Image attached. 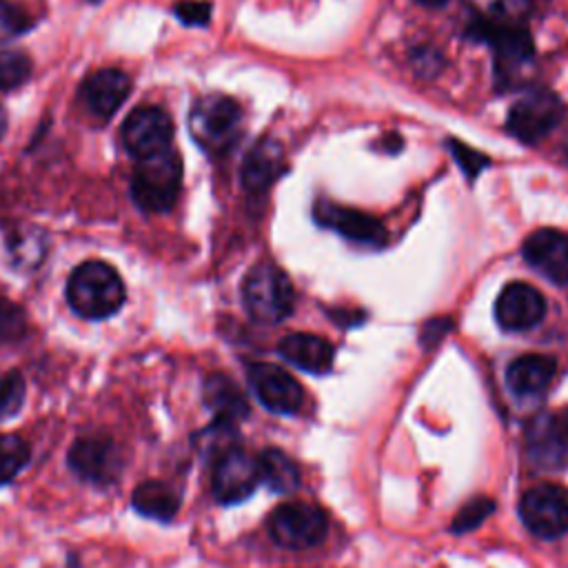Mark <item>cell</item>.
<instances>
[{
    "label": "cell",
    "mask_w": 568,
    "mask_h": 568,
    "mask_svg": "<svg viewBox=\"0 0 568 568\" xmlns=\"http://www.w3.org/2000/svg\"><path fill=\"white\" fill-rule=\"evenodd\" d=\"M126 293L118 271L100 260L82 262L67 282V302L84 320H104L120 311Z\"/></svg>",
    "instance_id": "1"
},
{
    "label": "cell",
    "mask_w": 568,
    "mask_h": 568,
    "mask_svg": "<svg viewBox=\"0 0 568 568\" xmlns=\"http://www.w3.org/2000/svg\"><path fill=\"white\" fill-rule=\"evenodd\" d=\"M466 33L490 44L497 89H513L526 78L535 60V44L524 27L495 24L477 18L473 24H468Z\"/></svg>",
    "instance_id": "2"
},
{
    "label": "cell",
    "mask_w": 568,
    "mask_h": 568,
    "mask_svg": "<svg viewBox=\"0 0 568 568\" xmlns=\"http://www.w3.org/2000/svg\"><path fill=\"white\" fill-rule=\"evenodd\" d=\"M246 313L260 324H277L293 313L295 291L288 275L273 262L255 264L242 282Z\"/></svg>",
    "instance_id": "3"
},
{
    "label": "cell",
    "mask_w": 568,
    "mask_h": 568,
    "mask_svg": "<svg viewBox=\"0 0 568 568\" xmlns=\"http://www.w3.org/2000/svg\"><path fill=\"white\" fill-rule=\"evenodd\" d=\"M182 184V160L173 149L144 158L131 175V195L142 211L164 213L173 209Z\"/></svg>",
    "instance_id": "4"
},
{
    "label": "cell",
    "mask_w": 568,
    "mask_h": 568,
    "mask_svg": "<svg viewBox=\"0 0 568 568\" xmlns=\"http://www.w3.org/2000/svg\"><path fill=\"white\" fill-rule=\"evenodd\" d=\"M242 109L229 95L200 98L189 115V129L193 140L206 153H226L240 138Z\"/></svg>",
    "instance_id": "5"
},
{
    "label": "cell",
    "mask_w": 568,
    "mask_h": 568,
    "mask_svg": "<svg viewBox=\"0 0 568 568\" xmlns=\"http://www.w3.org/2000/svg\"><path fill=\"white\" fill-rule=\"evenodd\" d=\"M266 528L275 544L291 550H304L324 541L328 532V519L324 510L313 504L286 501L268 515Z\"/></svg>",
    "instance_id": "6"
},
{
    "label": "cell",
    "mask_w": 568,
    "mask_h": 568,
    "mask_svg": "<svg viewBox=\"0 0 568 568\" xmlns=\"http://www.w3.org/2000/svg\"><path fill=\"white\" fill-rule=\"evenodd\" d=\"M559 118L561 100L548 89L532 87L513 102L506 115V131L524 144H535L559 124Z\"/></svg>",
    "instance_id": "7"
},
{
    "label": "cell",
    "mask_w": 568,
    "mask_h": 568,
    "mask_svg": "<svg viewBox=\"0 0 568 568\" xmlns=\"http://www.w3.org/2000/svg\"><path fill=\"white\" fill-rule=\"evenodd\" d=\"M524 526L541 539H557L568 532V493L555 484H537L519 499Z\"/></svg>",
    "instance_id": "8"
},
{
    "label": "cell",
    "mask_w": 568,
    "mask_h": 568,
    "mask_svg": "<svg viewBox=\"0 0 568 568\" xmlns=\"http://www.w3.org/2000/svg\"><path fill=\"white\" fill-rule=\"evenodd\" d=\"M120 135L124 149L133 158L144 160L171 149L173 122L171 115L160 106H138L122 122Z\"/></svg>",
    "instance_id": "9"
},
{
    "label": "cell",
    "mask_w": 568,
    "mask_h": 568,
    "mask_svg": "<svg viewBox=\"0 0 568 568\" xmlns=\"http://www.w3.org/2000/svg\"><path fill=\"white\" fill-rule=\"evenodd\" d=\"M260 481L262 477L257 457L248 455L242 448L231 446L217 457L213 466L211 488L220 504H237L251 497Z\"/></svg>",
    "instance_id": "10"
},
{
    "label": "cell",
    "mask_w": 568,
    "mask_h": 568,
    "mask_svg": "<svg viewBox=\"0 0 568 568\" xmlns=\"http://www.w3.org/2000/svg\"><path fill=\"white\" fill-rule=\"evenodd\" d=\"M246 377L260 404L271 413L293 415L304 402L300 382L275 364L253 362L246 366Z\"/></svg>",
    "instance_id": "11"
},
{
    "label": "cell",
    "mask_w": 568,
    "mask_h": 568,
    "mask_svg": "<svg viewBox=\"0 0 568 568\" xmlns=\"http://www.w3.org/2000/svg\"><path fill=\"white\" fill-rule=\"evenodd\" d=\"M313 217L320 226L331 229L337 235H342L344 240L362 244V246H382L388 237L386 226L377 217H373L359 209L339 206L335 202L320 200L313 206Z\"/></svg>",
    "instance_id": "12"
},
{
    "label": "cell",
    "mask_w": 568,
    "mask_h": 568,
    "mask_svg": "<svg viewBox=\"0 0 568 568\" xmlns=\"http://www.w3.org/2000/svg\"><path fill=\"white\" fill-rule=\"evenodd\" d=\"M546 315V300L544 295L526 284V282H510L501 288L495 302V320L504 331H528L537 326Z\"/></svg>",
    "instance_id": "13"
},
{
    "label": "cell",
    "mask_w": 568,
    "mask_h": 568,
    "mask_svg": "<svg viewBox=\"0 0 568 568\" xmlns=\"http://www.w3.org/2000/svg\"><path fill=\"white\" fill-rule=\"evenodd\" d=\"M521 257L555 284H568V235L537 229L521 244Z\"/></svg>",
    "instance_id": "14"
},
{
    "label": "cell",
    "mask_w": 568,
    "mask_h": 568,
    "mask_svg": "<svg viewBox=\"0 0 568 568\" xmlns=\"http://www.w3.org/2000/svg\"><path fill=\"white\" fill-rule=\"evenodd\" d=\"M71 470L93 484H109L122 468L115 444L106 437H82L69 450Z\"/></svg>",
    "instance_id": "15"
},
{
    "label": "cell",
    "mask_w": 568,
    "mask_h": 568,
    "mask_svg": "<svg viewBox=\"0 0 568 568\" xmlns=\"http://www.w3.org/2000/svg\"><path fill=\"white\" fill-rule=\"evenodd\" d=\"M131 93V78L120 69H98L84 78L80 100L87 111L100 120H109Z\"/></svg>",
    "instance_id": "16"
},
{
    "label": "cell",
    "mask_w": 568,
    "mask_h": 568,
    "mask_svg": "<svg viewBox=\"0 0 568 568\" xmlns=\"http://www.w3.org/2000/svg\"><path fill=\"white\" fill-rule=\"evenodd\" d=\"M284 166L286 160L282 144L273 138H262L244 155L240 171L242 186L251 193L266 191L284 173Z\"/></svg>",
    "instance_id": "17"
},
{
    "label": "cell",
    "mask_w": 568,
    "mask_h": 568,
    "mask_svg": "<svg viewBox=\"0 0 568 568\" xmlns=\"http://www.w3.org/2000/svg\"><path fill=\"white\" fill-rule=\"evenodd\" d=\"M277 351L288 364L313 375L326 373L333 366L335 355L333 344L313 333H291L282 337Z\"/></svg>",
    "instance_id": "18"
},
{
    "label": "cell",
    "mask_w": 568,
    "mask_h": 568,
    "mask_svg": "<svg viewBox=\"0 0 568 568\" xmlns=\"http://www.w3.org/2000/svg\"><path fill=\"white\" fill-rule=\"evenodd\" d=\"M557 362L550 355H521L506 368V384L515 395H539L555 379Z\"/></svg>",
    "instance_id": "19"
},
{
    "label": "cell",
    "mask_w": 568,
    "mask_h": 568,
    "mask_svg": "<svg viewBox=\"0 0 568 568\" xmlns=\"http://www.w3.org/2000/svg\"><path fill=\"white\" fill-rule=\"evenodd\" d=\"M204 402L213 410V415L224 424L237 422L248 415V404L242 390L235 386L233 379H229L222 373H213L206 377Z\"/></svg>",
    "instance_id": "20"
},
{
    "label": "cell",
    "mask_w": 568,
    "mask_h": 568,
    "mask_svg": "<svg viewBox=\"0 0 568 568\" xmlns=\"http://www.w3.org/2000/svg\"><path fill=\"white\" fill-rule=\"evenodd\" d=\"M131 504L144 517L169 521L178 513L180 499L166 484L144 481V484L135 486V490L131 495Z\"/></svg>",
    "instance_id": "21"
},
{
    "label": "cell",
    "mask_w": 568,
    "mask_h": 568,
    "mask_svg": "<svg viewBox=\"0 0 568 568\" xmlns=\"http://www.w3.org/2000/svg\"><path fill=\"white\" fill-rule=\"evenodd\" d=\"M260 477L275 493H293L300 486V468L297 464L277 448H266L257 457Z\"/></svg>",
    "instance_id": "22"
},
{
    "label": "cell",
    "mask_w": 568,
    "mask_h": 568,
    "mask_svg": "<svg viewBox=\"0 0 568 568\" xmlns=\"http://www.w3.org/2000/svg\"><path fill=\"white\" fill-rule=\"evenodd\" d=\"M528 453L530 457L541 464L544 468H555L566 459L568 448L564 446V442L557 437L550 415L539 417L528 433Z\"/></svg>",
    "instance_id": "23"
},
{
    "label": "cell",
    "mask_w": 568,
    "mask_h": 568,
    "mask_svg": "<svg viewBox=\"0 0 568 568\" xmlns=\"http://www.w3.org/2000/svg\"><path fill=\"white\" fill-rule=\"evenodd\" d=\"M468 2L479 13L481 20H488L495 24H515V27H521V22L528 18L532 9V0H468Z\"/></svg>",
    "instance_id": "24"
},
{
    "label": "cell",
    "mask_w": 568,
    "mask_h": 568,
    "mask_svg": "<svg viewBox=\"0 0 568 568\" xmlns=\"http://www.w3.org/2000/svg\"><path fill=\"white\" fill-rule=\"evenodd\" d=\"M29 462V446L18 435H0V486L9 484Z\"/></svg>",
    "instance_id": "25"
},
{
    "label": "cell",
    "mask_w": 568,
    "mask_h": 568,
    "mask_svg": "<svg viewBox=\"0 0 568 568\" xmlns=\"http://www.w3.org/2000/svg\"><path fill=\"white\" fill-rule=\"evenodd\" d=\"M31 75V60L22 51H0V89L9 91L24 84Z\"/></svg>",
    "instance_id": "26"
},
{
    "label": "cell",
    "mask_w": 568,
    "mask_h": 568,
    "mask_svg": "<svg viewBox=\"0 0 568 568\" xmlns=\"http://www.w3.org/2000/svg\"><path fill=\"white\" fill-rule=\"evenodd\" d=\"M495 510V501L490 497H475L470 499L453 519L450 524V532L455 535H464L473 528H477L490 513Z\"/></svg>",
    "instance_id": "27"
},
{
    "label": "cell",
    "mask_w": 568,
    "mask_h": 568,
    "mask_svg": "<svg viewBox=\"0 0 568 568\" xmlns=\"http://www.w3.org/2000/svg\"><path fill=\"white\" fill-rule=\"evenodd\" d=\"M24 377L18 371H9L0 379V419L13 417L24 402Z\"/></svg>",
    "instance_id": "28"
},
{
    "label": "cell",
    "mask_w": 568,
    "mask_h": 568,
    "mask_svg": "<svg viewBox=\"0 0 568 568\" xmlns=\"http://www.w3.org/2000/svg\"><path fill=\"white\" fill-rule=\"evenodd\" d=\"M446 146H448L450 158L457 162V166L462 169V173H464L466 180H470V182L490 164V160H488L484 153H479V151L466 146V144L459 142V140H446Z\"/></svg>",
    "instance_id": "29"
},
{
    "label": "cell",
    "mask_w": 568,
    "mask_h": 568,
    "mask_svg": "<svg viewBox=\"0 0 568 568\" xmlns=\"http://www.w3.org/2000/svg\"><path fill=\"white\" fill-rule=\"evenodd\" d=\"M33 20L13 2L0 0V42L13 40L31 29Z\"/></svg>",
    "instance_id": "30"
},
{
    "label": "cell",
    "mask_w": 568,
    "mask_h": 568,
    "mask_svg": "<svg viewBox=\"0 0 568 568\" xmlns=\"http://www.w3.org/2000/svg\"><path fill=\"white\" fill-rule=\"evenodd\" d=\"M27 331V317L20 306L13 302L0 300V339L2 342H16Z\"/></svg>",
    "instance_id": "31"
},
{
    "label": "cell",
    "mask_w": 568,
    "mask_h": 568,
    "mask_svg": "<svg viewBox=\"0 0 568 568\" xmlns=\"http://www.w3.org/2000/svg\"><path fill=\"white\" fill-rule=\"evenodd\" d=\"M175 18L186 27H204L211 20V2L206 0H180L173 4Z\"/></svg>",
    "instance_id": "32"
},
{
    "label": "cell",
    "mask_w": 568,
    "mask_h": 568,
    "mask_svg": "<svg viewBox=\"0 0 568 568\" xmlns=\"http://www.w3.org/2000/svg\"><path fill=\"white\" fill-rule=\"evenodd\" d=\"M413 67L422 78H435L442 69H444V58L439 55V51L430 49V47H419L413 53Z\"/></svg>",
    "instance_id": "33"
},
{
    "label": "cell",
    "mask_w": 568,
    "mask_h": 568,
    "mask_svg": "<svg viewBox=\"0 0 568 568\" xmlns=\"http://www.w3.org/2000/svg\"><path fill=\"white\" fill-rule=\"evenodd\" d=\"M450 326H453L450 317H435V320L426 322V326H424V331H422V344H424L426 348L435 346V344L442 339V335H446V333L450 331Z\"/></svg>",
    "instance_id": "34"
},
{
    "label": "cell",
    "mask_w": 568,
    "mask_h": 568,
    "mask_svg": "<svg viewBox=\"0 0 568 568\" xmlns=\"http://www.w3.org/2000/svg\"><path fill=\"white\" fill-rule=\"evenodd\" d=\"M550 422H552V428L557 433V437L564 442V446L568 448V406L561 408L559 413L550 415Z\"/></svg>",
    "instance_id": "35"
},
{
    "label": "cell",
    "mask_w": 568,
    "mask_h": 568,
    "mask_svg": "<svg viewBox=\"0 0 568 568\" xmlns=\"http://www.w3.org/2000/svg\"><path fill=\"white\" fill-rule=\"evenodd\" d=\"M331 317H333L339 326H355V324H359L366 315L359 313V311H339V313L333 311Z\"/></svg>",
    "instance_id": "36"
},
{
    "label": "cell",
    "mask_w": 568,
    "mask_h": 568,
    "mask_svg": "<svg viewBox=\"0 0 568 568\" xmlns=\"http://www.w3.org/2000/svg\"><path fill=\"white\" fill-rule=\"evenodd\" d=\"M382 149L388 151V153H397L402 149V138L397 133H386L382 140H379Z\"/></svg>",
    "instance_id": "37"
},
{
    "label": "cell",
    "mask_w": 568,
    "mask_h": 568,
    "mask_svg": "<svg viewBox=\"0 0 568 568\" xmlns=\"http://www.w3.org/2000/svg\"><path fill=\"white\" fill-rule=\"evenodd\" d=\"M415 2L422 7H428V9H437V7H444L448 0H415Z\"/></svg>",
    "instance_id": "38"
},
{
    "label": "cell",
    "mask_w": 568,
    "mask_h": 568,
    "mask_svg": "<svg viewBox=\"0 0 568 568\" xmlns=\"http://www.w3.org/2000/svg\"><path fill=\"white\" fill-rule=\"evenodd\" d=\"M4 129H7V115H4V111L0 109V138H2V133H4Z\"/></svg>",
    "instance_id": "39"
},
{
    "label": "cell",
    "mask_w": 568,
    "mask_h": 568,
    "mask_svg": "<svg viewBox=\"0 0 568 568\" xmlns=\"http://www.w3.org/2000/svg\"><path fill=\"white\" fill-rule=\"evenodd\" d=\"M564 155H566V160H568V133H566V140H564Z\"/></svg>",
    "instance_id": "40"
},
{
    "label": "cell",
    "mask_w": 568,
    "mask_h": 568,
    "mask_svg": "<svg viewBox=\"0 0 568 568\" xmlns=\"http://www.w3.org/2000/svg\"><path fill=\"white\" fill-rule=\"evenodd\" d=\"M89 2H98V0H89Z\"/></svg>",
    "instance_id": "41"
}]
</instances>
